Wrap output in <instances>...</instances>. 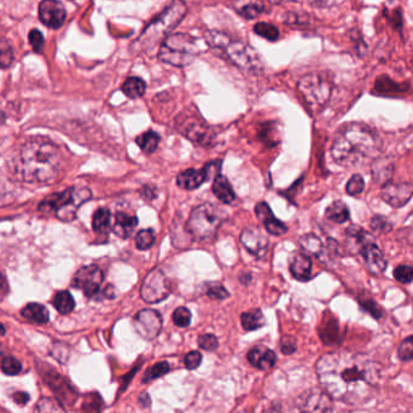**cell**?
Wrapping results in <instances>:
<instances>
[{"label":"cell","mask_w":413,"mask_h":413,"mask_svg":"<svg viewBox=\"0 0 413 413\" xmlns=\"http://www.w3.org/2000/svg\"><path fill=\"white\" fill-rule=\"evenodd\" d=\"M318 380L332 399L363 404L377 392L381 367L369 356L348 351L327 353L317 361Z\"/></svg>","instance_id":"cell-1"},{"label":"cell","mask_w":413,"mask_h":413,"mask_svg":"<svg viewBox=\"0 0 413 413\" xmlns=\"http://www.w3.org/2000/svg\"><path fill=\"white\" fill-rule=\"evenodd\" d=\"M381 153V140L369 126L352 122L341 127L332 145V159L346 169L374 162Z\"/></svg>","instance_id":"cell-2"},{"label":"cell","mask_w":413,"mask_h":413,"mask_svg":"<svg viewBox=\"0 0 413 413\" xmlns=\"http://www.w3.org/2000/svg\"><path fill=\"white\" fill-rule=\"evenodd\" d=\"M62 166V154L57 145L46 138L26 142L16 159V174L26 183L52 182Z\"/></svg>","instance_id":"cell-3"},{"label":"cell","mask_w":413,"mask_h":413,"mask_svg":"<svg viewBox=\"0 0 413 413\" xmlns=\"http://www.w3.org/2000/svg\"><path fill=\"white\" fill-rule=\"evenodd\" d=\"M206 41L214 52L244 72L256 73L262 69L259 53L249 44L233 40L230 35L219 30H208Z\"/></svg>","instance_id":"cell-4"},{"label":"cell","mask_w":413,"mask_h":413,"mask_svg":"<svg viewBox=\"0 0 413 413\" xmlns=\"http://www.w3.org/2000/svg\"><path fill=\"white\" fill-rule=\"evenodd\" d=\"M188 6L184 0H173L161 12L159 17H156L149 26H146V28L135 41V48L140 52L153 50L157 44L162 43L164 39L167 38L169 33L183 21Z\"/></svg>","instance_id":"cell-5"},{"label":"cell","mask_w":413,"mask_h":413,"mask_svg":"<svg viewBox=\"0 0 413 413\" xmlns=\"http://www.w3.org/2000/svg\"><path fill=\"white\" fill-rule=\"evenodd\" d=\"M91 198L92 193L88 189H67L45 198L40 203L39 211L45 214H55L63 221H72L77 218V209Z\"/></svg>","instance_id":"cell-6"},{"label":"cell","mask_w":413,"mask_h":413,"mask_svg":"<svg viewBox=\"0 0 413 413\" xmlns=\"http://www.w3.org/2000/svg\"><path fill=\"white\" fill-rule=\"evenodd\" d=\"M198 41L185 33L169 34L159 50V59L173 67L183 68L198 57Z\"/></svg>","instance_id":"cell-7"},{"label":"cell","mask_w":413,"mask_h":413,"mask_svg":"<svg viewBox=\"0 0 413 413\" xmlns=\"http://www.w3.org/2000/svg\"><path fill=\"white\" fill-rule=\"evenodd\" d=\"M224 218V213L218 206L211 203H203L191 211L186 230L198 240H211L216 235Z\"/></svg>","instance_id":"cell-8"},{"label":"cell","mask_w":413,"mask_h":413,"mask_svg":"<svg viewBox=\"0 0 413 413\" xmlns=\"http://www.w3.org/2000/svg\"><path fill=\"white\" fill-rule=\"evenodd\" d=\"M298 88L312 111H320L332 97V81L325 73H311L298 81Z\"/></svg>","instance_id":"cell-9"},{"label":"cell","mask_w":413,"mask_h":413,"mask_svg":"<svg viewBox=\"0 0 413 413\" xmlns=\"http://www.w3.org/2000/svg\"><path fill=\"white\" fill-rule=\"evenodd\" d=\"M172 291V284L169 277L160 269H155L146 274L142 289L140 296L148 303H159L169 296Z\"/></svg>","instance_id":"cell-10"},{"label":"cell","mask_w":413,"mask_h":413,"mask_svg":"<svg viewBox=\"0 0 413 413\" xmlns=\"http://www.w3.org/2000/svg\"><path fill=\"white\" fill-rule=\"evenodd\" d=\"M104 274L96 265L85 266L77 271L73 278V287L80 289L87 298H95L101 291Z\"/></svg>","instance_id":"cell-11"},{"label":"cell","mask_w":413,"mask_h":413,"mask_svg":"<svg viewBox=\"0 0 413 413\" xmlns=\"http://www.w3.org/2000/svg\"><path fill=\"white\" fill-rule=\"evenodd\" d=\"M178 128L188 140L198 145L206 146L214 140V132L211 131V127L206 125L202 119H198L195 116L179 119Z\"/></svg>","instance_id":"cell-12"},{"label":"cell","mask_w":413,"mask_h":413,"mask_svg":"<svg viewBox=\"0 0 413 413\" xmlns=\"http://www.w3.org/2000/svg\"><path fill=\"white\" fill-rule=\"evenodd\" d=\"M135 332L145 340H155L162 330V317L155 309H142L133 320Z\"/></svg>","instance_id":"cell-13"},{"label":"cell","mask_w":413,"mask_h":413,"mask_svg":"<svg viewBox=\"0 0 413 413\" xmlns=\"http://www.w3.org/2000/svg\"><path fill=\"white\" fill-rule=\"evenodd\" d=\"M240 242L244 247L245 250L250 253V254L261 259L264 258L265 255L267 254L269 250V237L266 236L264 231L256 227V226H251V227H247L240 236Z\"/></svg>","instance_id":"cell-14"},{"label":"cell","mask_w":413,"mask_h":413,"mask_svg":"<svg viewBox=\"0 0 413 413\" xmlns=\"http://www.w3.org/2000/svg\"><path fill=\"white\" fill-rule=\"evenodd\" d=\"M39 17L48 28L58 29L66 22L67 11L59 0H43L39 5Z\"/></svg>","instance_id":"cell-15"},{"label":"cell","mask_w":413,"mask_h":413,"mask_svg":"<svg viewBox=\"0 0 413 413\" xmlns=\"http://www.w3.org/2000/svg\"><path fill=\"white\" fill-rule=\"evenodd\" d=\"M221 161L206 164L201 171L190 169L180 173L177 178V184L185 190H195L200 188L211 177V172L220 171Z\"/></svg>","instance_id":"cell-16"},{"label":"cell","mask_w":413,"mask_h":413,"mask_svg":"<svg viewBox=\"0 0 413 413\" xmlns=\"http://www.w3.org/2000/svg\"><path fill=\"white\" fill-rule=\"evenodd\" d=\"M382 198L393 208H401L413 196V185L410 183H387L382 189Z\"/></svg>","instance_id":"cell-17"},{"label":"cell","mask_w":413,"mask_h":413,"mask_svg":"<svg viewBox=\"0 0 413 413\" xmlns=\"http://www.w3.org/2000/svg\"><path fill=\"white\" fill-rule=\"evenodd\" d=\"M364 261H365L366 269L370 271L372 274H382L387 269V260L382 250L376 244L375 238L367 240L365 244L361 247L359 251Z\"/></svg>","instance_id":"cell-18"},{"label":"cell","mask_w":413,"mask_h":413,"mask_svg":"<svg viewBox=\"0 0 413 413\" xmlns=\"http://www.w3.org/2000/svg\"><path fill=\"white\" fill-rule=\"evenodd\" d=\"M255 213L259 218L260 221L265 225L266 231L273 236H283L284 233H287L288 227L287 225L278 220L273 213L271 211L269 204L266 202H260L258 206H255Z\"/></svg>","instance_id":"cell-19"},{"label":"cell","mask_w":413,"mask_h":413,"mask_svg":"<svg viewBox=\"0 0 413 413\" xmlns=\"http://www.w3.org/2000/svg\"><path fill=\"white\" fill-rule=\"evenodd\" d=\"M247 356L250 364L259 370H269L276 365L277 361L274 352L264 346L253 347Z\"/></svg>","instance_id":"cell-20"},{"label":"cell","mask_w":413,"mask_h":413,"mask_svg":"<svg viewBox=\"0 0 413 413\" xmlns=\"http://www.w3.org/2000/svg\"><path fill=\"white\" fill-rule=\"evenodd\" d=\"M290 272L300 282H307L312 278V260L306 253L294 255L290 262Z\"/></svg>","instance_id":"cell-21"},{"label":"cell","mask_w":413,"mask_h":413,"mask_svg":"<svg viewBox=\"0 0 413 413\" xmlns=\"http://www.w3.org/2000/svg\"><path fill=\"white\" fill-rule=\"evenodd\" d=\"M232 9L243 19H253L264 12V0H232Z\"/></svg>","instance_id":"cell-22"},{"label":"cell","mask_w":413,"mask_h":413,"mask_svg":"<svg viewBox=\"0 0 413 413\" xmlns=\"http://www.w3.org/2000/svg\"><path fill=\"white\" fill-rule=\"evenodd\" d=\"M138 225V219L137 216L128 215L126 213H117L115 216V225L113 227V231L115 235L120 238H128L135 227Z\"/></svg>","instance_id":"cell-23"},{"label":"cell","mask_w":413,"mask_h":413,"mask_svg":"<svg viewBox=\"0 0 413 413\" xmlns=\"http://www.w3.org/2000/svg\"><path fill=\"white\" fill-rule=\"evenodd\" d=\"M213 193L216 198L220 200L221 202L225 204H231L236 200V193L231 186L229 179L221 175H216L213 183Z\"/></svg>","instance_id":"cell-24"},{"label":"cell","mask_w":413,"mask_h":413,"mask_svg":"<svg viewBox=\"0 0 413 413\" xmlns=\"http://www.w3.org/2000/svg\"><path fill=\"white\" fill-rule=\"evenodd\" d=\"M22 317L34 324H46L50 319L48 308L40 303H29L22 309Z\"/></svg>","instance_id":"cell-25"},{"label":"cell","mask_w":413,"mask_h":413,"mask_svg":"<svg viewBox=\"0 0 413 413\" xmlns=\"http://www.w3.org/2000/svg\"><path fill=\"white\" fill-rule=\"evenodd\" d=\"M377 159L372 162V177L377 183L387 184L393 175L394 166L390 162V160Z\"/></svg>","instance_id":"cell-26"},{"label":"cell","mask_w":413,"mask_h":413,"mask_svg":"<svg viewBox=\"0 0 413 413\" xmlns=\"http://www.w3.org/2000/svg\"><path fill=\"white\" fill-rule=\"evenodd\" d=\"M111 213L108 208H99L92 218V227L98 235H106L111 229Z\"/></svg>","instance_id":"cell-27"},{"label":"cell","mask_w":413,"mask_h":413,"mask_svg":"<svg viewBox=\"0 0 413 413\" xmlns=\"http://www.w3.org/2000/svg\"><path fill=\"white\" fill-rule=\"evenodd\" d=\"M242 327L245 332H254L265 325V317L261 309H251L249 312H245L240 317Z\"/></svg>","instance_id":"cell-28"},{"label":"cell","mask_w":413,"mask_h":413,"mask_svg":"<svg viewBox=\"0 0 413 413\" xmlns=\"http://www.w3.org/2000/svg\"><path fill=\"white\" fill-rule=\"evenodd\" d=\"M145 90H146V85L144 80L138 77H128L122 85V92L131 99L140 98L144 95Z\"/></svg>","instance_id":"cell-29"},{"label":"cell","mask_w":413,"mask_h":413,"mask_svg":"<svg viewBox=\"0 0 413 413\" xmlns=\"http://www.w3.org/2000/svg\"><path fill=\"white\" fill-rule=\"evenodd\" d=\"M325 215L332 222L343 224L349 219V209L345 203L341 202V201H336V202L332 203L330 206H327Z\"/></svg>","instance_id":"cell-30"},{"label":"cell","mask_w":413,"mask_h":413,"mask_svg":"<svg viewBox=\"0 0 413 413\" xmlns=\"http://www.w3.org/2000/svg\"><path fill=\"white\" fill-rule=\"evenodd\" d=\"M53 307L61 314H69L75 308V301L69 291H58L52 300Z\"/></svg>","instance_id":"cell-31"},{"label":"cell","mask_w":413,"mask_h":413,"mask_svg":"<svg viewBox=\"0 0 413 413\" xmlns=\"http://www.w3.org/2000/svg\"><path fill=\"white\" fill-rule=\"evenodd\" d=\"M135 143L140 145V149L146 154H153L157 149L160 144V135L155 131H148L143 135H138Z\"/></svg>","instance_id":"cell-32"},{"label":"cell","mask_w":413,"mask_h":413,"mask_svg":"<svg viewBox=\"0 0 413 413\" xmlns=\"http://www.w3.org/2000/svg\"><path fill=\"white\" fill-rule=\"evenodd\" d=\"M301 247L305 250L306 254L314 255V256H320L324 251V244H323L322 240L318 236L309 235L303 236L302 238L300 240Z\"/></svg>","instance_id":"cell-33"},{"label":"cell","mask_w":413,"mask_h":413,"mask_svg":"<svg viewBox=\"0 0 413 413\" xmlns=\"http://www.w3.org/2000/svg\"><path fill=\"white\" fill-rule=\"evenodd\" d=\"M33 413H67L59 401L53 398H41Z\"/></svg>","instance_id":"cell-34"},{"label":"cell","mask_w":413,"mask_h":413,"mask_svg":"<svg viewBox=\"0 0 413 413\" xmlns=\"http://www.w3.org/2000/svg\"><path fill=\"white\" fill-rule=\"evenodd\" d=\"M376 91L383 95H390V93H398V92H404L405 87L399 85L396 82L390 80V77H383L378 79L375 84Z\"/></svg>","instance_id":"cell-35"},{"label":"cell","mask_w":413,"mask_h":413,"mask_svg":"<svg viewBox=\"0 0 413 413\" xmlns=\"http://www.w3.org/2000/svg\"><path fill=\"white\" fill-rule=\"evenodd\" d=\"M14 62V51L6 39L0 37V68L8 69Z\"/></svg>","instance_id":"cell-36"},{"label":"cell","mask_w":413,"mask_h":413,"mask_svg":"<svg viewBox=\"0 0 413 413\" xmlns=\"http://www.w3.org/2000/svg\"><path fill=\"white\" fill-rule=\"evenodd\" d=\"M254 32L269 41H276L279 38L278 28L274 27L273 24L266 23V22L255 24Z\"/></svg>","instance_id":"cell-37"},{"label":"cell","mask_w":413,"mask_h":413,"mask_svg":"<svg viewBox=\"0 0 413 413\" xmlns=\"http://www.w3.org/2000/svg\"><path fill=\"white\" fill-rule=\"evenodd\" d=\"M155 233L153 230H142L135 236V244L140 250H148L155 244Z\"/></svg>","instance_id":"cell-38"},{"label":"cell","mask_w":413,"mask_h":413,"mask_svg":"<svg viewBox=\"0 0 413 413\" xmlns=\"http://www.w3.org/2000/svg\"><path fill=\"white\" fill-rule=\"evenodd\" d=\"M1 370L6 375L16 376L22 371V365L14 356H4L1 361Z\"/></svg>","instance_id":"cell-39"},{"label":"cell","mask_w":413,"mask_h":413,"mask_svg":"<svg viewBox=\"0 0 413 413\" xmlns=\"http://www.w3.org/2000/svg\"><path fill=\"white\" fill-rule=\"evenodd\" d=\"M365 189V182L361 174H354L349 182L347 183L346 191L351 196H358L361 195Z\"/></svg>","instance_id":"cell-40"},{"label":"cell","mask_w":413,"mask_h":413,"mask_svg":"<svg viewBox=\"0 0 413 413\" xmlns=\"http://www.w3.org/2000/svg\"><path fill=\"white\" fill-rule=\"evenodd\" d=\"M206 294L213 300H225L230 296L229 291L220 283H206Z\"/></svg>","instance_id":"cell-41"},{"label":"cell","mask_w":413,"mask_h":413,"mask_svg":"<svg viewBox=\"0 0 413 413\" xmlns=\"http://www.w3.org/2000/svg\"><path fill=\"white\" fill-rule=\"evenodd\" d=\"M172 318L177 327H188L191 323V312L186 307H179L174 311Z\"/></svg>","instance_id":"cell-42"},{"label":"cell","mask_w":413,"mask_h":413,"mask_svg":"<svg viewBox=\"0 0 413 413\" xmlns=\"http://www.w3.org/2000/svg\"><path fill=\"white\" fill-rule=\"evenodd\" d=\"M169 371V363L162 361V363H159V364H156V365L153 366V367H150L149 370L145 372L144 380L143 381H144V382H148V381L159 378L161 376L166 375Z\"/></svg>","instance_id":"cell-43"},{"label":"cell","mask_w":413,"mask_h":413,"mask_svg":"<svg viewBox=\"0 0 413 413\" xmlns=\"http://www.w3.org/2000/svg\"><path fill=\"white\" fill-rule=\"evenodd\" d=\"M394 278L399 283H411L413 280V267L407 265H400L394 269Z\"/></svg>","instance_id":"cell-44"},{"label":"cell","mask_w":413,"mask_h":413,"mask_svg":"<svg viewBox=\"0 0 413 413\" xmlns=\"http://www.w3.org/2000/svg\"><path fill=\"white\" fill-rule=\"evenodd\" d=\"M371 229L375 231L376 233H387L392 230V224L385 216L376 215L371 220Z\"/></svg>","instance_id":"cell-45"},{"label":"cell","mask_w":413,"mask_h":413,"mask_svg":"<svg viewBox=\"0 0 413 413\" xmlns=\"http://www.w3.org/2000/svg\"><path fill=\"white\" fill-rule=\"evenodd\" d=\"M398 356L400 359L404 361H412L413 359V336H410L401 342L398 351Z\"/></svg>","instance_id":"cell-46"},{"label":"cell","mask_w":413,"mask_h":413,"mask_svg":"<svg viewBox=\"0 0 413 413\" xmlns=\"http://www.w3.org/2000/svg\"><path fill=\"white\" fill-rule=\"evenodd\" d=\"M198 345L204 351L214 352L219 347V341H218V338L214 335L206 334V335H202V336L198 338Z\"/></svg>","instance_id":"cell-47"},{"label":"cell","mask_w":413,"mask_h":413,"mask_svg":"<svg viewBox=\"0 0 413 413\" xmlns=\"http://www.w3.org/2000/svg\"><path fill=\"white\" fill-rule=\"evenodd\" d=\"M29 43L33 46L35 52H41L43 51L44 45H45V39L40 30L38 29H32L29 32Z\"/></svg>","instance_id":"cell-48"},{"label":"cell","mask_w":413,"mask_h":413,"mask_svg":"<svg viewBox=\"0 0 413 413\" xmlns=\"http://www.w3.org/2000/svg\"><path fill=\"white\" fill-rule=\"evenodd\" d=\"M201 363H202V356L200 352H190L185 356V366L188 367L189 370L198 369V366L201 365Z\"/></svg>","instance_id":"cell-49"},{"label":"cell","mask_w":413,"mask_h":413,"mask_svg":"<svg viewBox=\"0 0 413 413\" xmlns=\"http://www.w3.org/2000/svg\"><path fill=\"white\" fill-rule=\"evenodd\" d=\"M280 351L283 354L290 356L294 352L296 351V342L291 336H285L282 338L280 342Z\"/></svg>","instance_id":"cell-50"},{"label":"cell","mask_w":413,"mask_h":413,"mask_svg":"<svg viewBox=\"0 0 413 413\" xmlns=\"http://www.w3.org/2000/svg\"><path fill=\"white\" fill-rule=\"evenodd\" d=\"M361 306L365 308L367 312H370L372 316L375 318H380L381 317V311L380 308L377 307V305L375 302H369V301H365V302H361Z\"/></svg>","instance_id":"cell-51"},{"label":"cell","mask_w":413,"mask_h":413,"mask_svg":"<svg viewBox=\"0 0 413 413\" xmlns=\"http://www.w3.org/2000/svg\"><path fill=\"white\" fill-rule=\"evenodd\" d=\"M8 291H9V285H8L4 273L0 271V296H5Z\"/></svg>","instance_id":"cell-52"},{"label":"cell","mask_w":413,"mask_h":413,"mask_svg":"<svg viewBox=\"0 0 413 413\" xmlns=\"http://www.w3.org/2000/svg\"><path fill=\"white\" fill-rule=\"evenodd\" d=\"M142 195L146 200H154V198H156V190L154 188H150V186H144L142 189Z\"/></svg>","instance_id":"cell-53"},{"label":"cell","mask_w":413,"mask_h":413,"mask_svg":"<svg viewBox=\"0 0 413 413\" xmlns=\"http://www.w3.org/2000/svg\"><path fill=\"white\" fill-rule=\"evenodd\" d=\"M14 399L16 403L24 405L27 404V401L29 400V396L26 394V393H16V394L14 395Z\"/></svg>","instance_id":"cell-54"},{"label":"cell","mask_w":413,"mask_h":413,"mask_svg":"<svg viewBox=\"0 0 413 413\" xmlns=\"http://www.w3.org/2000/svg\"><path fill=\"white\" fill-rule=\"evenodd\" d=\"M0 334H1V335H4L5 334V329L4 327H3V324H0Z\"/></svg>","instance_id":"cell-55"},{"label":"cell","mask_w":413,"mask_h":413,"mask_svg":"<svg viewBox=\"0 0 413 413\" xmlns=\"http://www.w3.org/2000/svg\"><path fill=\"white\" fill-rule=\"evenodd\" d=\"M269 3H272V4H279L282 0H269Z\"/></svg>","instance_id":"cell-56"},{"label":"cell","mask_w":413,"mask_h":413,"mask_svg":"<svg viewBox=\"0 0 413 413\" xmlns=\"http://www.w3.org/2000/svg\"><path fill=\"white\" fill-rule=\"evenodd\" d=\"M1 353H3V348H1V346H0V354H1Z\"/></svg>","instance_id":"cell-57"},{"label":"cell","mask_w":413,"mask_h":413,"mask_svg":"<svg viewBox=\"0 0 413 413\" xmlns=\"http://www.w3.org/2000/svg\"><path fill=\"white\" fill-rule=\"evenodd\" d=\"M405 413H413V410H411V411H407V412H405Z\"/></svg>","instance_id":"cell-58"}]
</instances>
